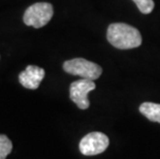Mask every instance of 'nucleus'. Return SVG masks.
<instances>
[{
  "label": "nucleus",
  "instance_id": "obj_2",
  "mask_svg": "<svg viewBox=\"0 0 160 159\" xmlns=\"http://www.w3.org/2000/svg\"><path fill=\"white\" fill-rule=\"evenodd\" d=\"M63 69L65 72L72 76H79L82 79L92 81L98 79L102 73V68L98 64L83 58L67 60L63 63Z\"/></svg>",
  "mask_w": 160,
  "mask_h": 159
},
{
  "label": "nucleus",
  "instance_id": "obj_9",
  "mask_svg": "<svg viewBox=\"0 0 160 159\" xmlns=\"http://www.w3.org/2000/svg\"><path fill=\"white\" fill-rule=\"evenodd\" d=\"M138 7L139 12L148 15L154 9V1L153 0H132Z\"/></svg>",
  "mask_w": 160,
  "mask_h": 159
},
{
  "label": "nucleus",
  "instance_id": "obj_7",
  "mask_svg": "<svg viewBox=\"0 0 160 159\" xmlns=\"http://www.w3.org/2000/svg\"><path fill=\"white\" fill-rule=\"evenodd\" d=\"M139 112L152 122L160 123V104L154 102H144L139 107Z\"/></svg>",
  "mask_w": 160,
  "mask_h": 159
},
{
  "label": "nucleus",
  "instance_id": "obj_3",
  "mask_svg": "<svg viewBox=\"0 0 160 159\" xmlns=\"http://www.w3.org/2000/svg\"><path fill=\"white\" fill-rule=\"evenodd\" d=\"M54 13L53 5L48 2H37L29 6L24 13L23 20L27 26L40 28L46 26Z\"/></svg>",
  "mask_w": 160,
  "mask_h": 159
},
{
  "label": "nucleus",
  "instance_id": "obj_6",
  "mask_svg": "<svg viewBox=\"0 0 160 159\" xmlns=\"http://www.w3.org/2000/svg\"><path fill=\"white\" fill-rule=\"evenodd\" d=\"M45 69L36 65H28L25 70L19 74V81L23 87L35 90L45 77Z\"/></svg>",
  "mask_w": 160,
  "mask_h": 159
},
{
  "label": "nucleus",
  "instance_id": "obj_1",
  "mask_svg": "<svg viewBox=\"0 0 160 159\" xmlns=\"http://www.w3.org/2000/svg\"><path fill=\"white\" fill-rule=\"evenodd\" d=\"M107 37L112 46L120 50L134 49L142 45V35L138 30L125 23L111 24Z\"/></svg>",
  "mask_w": 160,
  "mask_h": 159
},
{
  "label": "nucleus",
  "instance_id": "obj_8",
  "mask_svg": "<svg viewBox=\"0 0 160 159\" xmlns=\"http://www.w3.org/2000/svg\"><path fill=\"white\" fill-rule=\"evenodd\" d=\"M12 150V143L5 134H0V159H5Z\"/></svg>",
  "mask_w": 160,
  "mask_h": 159
},
{
  "label": "nucleus",
  "instance_id": "obj_4",
  "mask_svg": "<svg viewBox=\"0 0 160 159\" xmlns=\"http://www.w3.org/2000/svg\"><path fill=\"white\" fill-rule=\"evenodd\" d=\"M110 144L108 137L102 132H90L82 138L80 142V152L86 156H94L107 150Z\"/></svg>",
  "mask_w": 160,
  "mask_h": 159
},
{
  "label": "nucleus",
  "instance_id": "obj_5",
  "mask_svg": "<svg viewBox=\"0 0 160 159\" xmlns=\"http://www.w3.org/2000/svg\"><path fill=\"white\" fill-rule=\"evenodd\" d=\"M96 85L94 81L81 79L71 83L69 88L70 99L77 104L81 110H87L90 106V101L88 99V94L93 91Z\"/></svg>",
  "mask_w": 160,
  "mask_h": 159
}]
</instances>
